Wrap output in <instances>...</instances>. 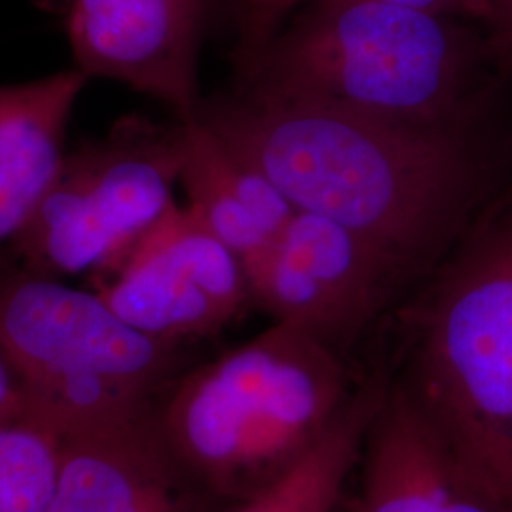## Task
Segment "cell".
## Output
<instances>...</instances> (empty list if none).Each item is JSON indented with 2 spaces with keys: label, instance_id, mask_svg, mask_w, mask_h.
I'll return each instance as SVG.
<instances>
[{
  "label": "cell",
  "instance_id": "obj_11",
  "mask_svg": "<svg viewBox=\"0 0 512 512\" xmlns=\"http://www.w3.org/2000/svg\"><path fill=\"white\" fill-rule=\"evenodd\" d=\"M346 512L501 511L459 475L387 380Z\"/></svg>",
  "mask_w": 512,
  "mask_h": 512
},
{
  "label": "cell",
  "instance_id": "obj_14",
  "mask_svg": "<svg viewBox=\"0 0 512 512\" xmlns=\"http://www.w3.org/2000/svg\"><path fill=\"white\" fill-rule=\"evenodd\" d=\"M387 376L380 366L353 389L325 435L285 473L236 501L226 512H334L365 450L372 421L384 403Z\"/></svg>",
  "mask_w": 512,
  "mask_h": 512
},
{
  "label": "cell",
  "instance_id": "obj_7",
  "mask_svg": "<svg viewBox=\"0 0 512 512\" xmlns=\"http://www.w3.org/2000/svg\"><path fill=\"white\" fill-rule=\"evenodd\" d=\"M243 266L253 306L274 323L308 332L344 359L412 289L374 245L300 209Z\"/></svg>",
  "mask_w": 512,
  "mask_h": 512
},
{
  "label": "cell",
  "instance_id": "obj_1",
  "mask_svg": "<svg viewBox=\"0 0 512 512\" xmlns=\"http://www.w3.org/2000/svg\"><path fill=\"white\" fill-rule=\"evenodd\" d=\"M196 118L294 209L365 239L412 287L507 183L488 118L412 126L238 82L202 99Z\"/></svg>",
  "mask_w": 512,
  "mask_h": 512
},
{
  "label": "cell",
  "instance_id": "obj_17",
  "mask_svg": "<svg viewBox=\"0 0 512 512\" xmlns=\"http://www.w3.org/2000/svg\"><path fill=\"white\" fill-rule=\"evenodd\" d=\"M313 2V0H310ZM393 6H403L439 18L473 19L488 25L492 16V0H376Z\"/></svg>",
  "mask_w": 512,
  "mask_h": 512
},
{
  "label": "cell",
  "instance_id": "obj_10",
  "mask_svg": "<svg viewBox=\"0 0 512 512\" xmlns=\"http://www.w3.org/2000/svg\"><path fill=\"white\" fill-rule=\"evenodd\" d=\"M158 410L63 437L48 512H207L198 480L173 454Z\"/></svg>",
  "mask_w": 512,
  "mask_h": 512
},
{
  "label": "cell",
  "instance_id": "obj_18",
  "mask_svg": "<svg viewBox=\"0 0 512 512\" xmlns=\"http://www.w3.org/2000/svg\"><path fill=\"white\" fill-rule=\"evenodd\" d=\"M488 48L495 65L512 76V0H492Z\"/></svg>",
  "mask_w": 512,
  "mask_h": 512
},
{
  "label": "cell",
  "instance_id": "obj_2",
  "mask_svg": "<svg viewBox=\"0 0 512 512\" xmlns=\"http://www.w3.org/2000/svg\"><path fill=\"white\" fill-rule=\"evenodd\" d=\"M382 323L391 387L459 475L512 512V183Z\"/></svg>",
  "mask_w": 512,
  "mask_h": 512
},
{
  "label": "cell",
  "instance_id": "obj_19",
  "mask_svg": "<svg viewBox=\"0 0 512 512\" xmlns=\"http://www.w3.org/2000/svg\"><path fill=\"white\" fill-rule=\"evenodd\" d=\"M25 414V397L10 363L0 351V425Z\"/></svg>",
  "mask_w": 512,
  "mask_h": 512
},
{
  "label": "cell",
  "instance_id": "obj_13",
  "mask_svg": "<svg viewBox=\"0 0 512 512\" xmlns=\"http://www.w3.org/2000/svg\"><path fill=\"white\" fill-rule=\"evenodd\" d=\"M181 186L203 224L241 260L262 251L293 217V203L198 118L184 122Z\"/></svg>",
  "mask_w": 512,
  "mask_h": 512
},
{
  "label": "cell",
  "instance_id": "obj_4",
  "mask_svg": "<svg viewBox=\"0 0 512 512\" xmlns=\"http://www.w3.org/2000/svg\"><path fill=\"white\" fill-rule=\"evenodd\" d=\"M351 395L342 355L304 330L272 323L177 378L156 416L203 490L236 503L302 458Z\"/></svg>",
  "mask_w": 512,
  "mask_h": 512
},
{
  "label": "cell",
  "instance_id": "obj_16",
  "mask_svg": "<svg viewBox=\"0 0 512 512\" xmlns=\"http://www.w3.org/2000/svg\"><path fill=\"white\" fill-rule=\"evenodd\" d=\"M306 2L310 0H230L236 31V46L232 52L234 65L255 57L287 23L291 12Z\"/></svg>",
  "mask_w": 512,
  "mask_h": 512
},
{
  "label": "cell",
  "instance_id": "obj_8",
  "mask_svg": "<svg viewBox=\"0 0 512 512\" xmlns=\"http://www.w3.org/2000/svg\"><path fill=\"white\" fill-rule=\"evenodd\" d=\"M92 289L131 327L181 346L215 336L253 306L243 260L186 203Z\"/></svg>",
  "mask_w": 512,
  "mask_h": 512
},
{
  "label": "cell",
  "instance_id": "obj_12",
  "mask_svg": "<svg viewBox=\"0 0 512 512\" xmlns=\"http://www.w3.org/2000/svg\"><path fill=\"white\" fill-rule=\"evenodd\" d=\"M88 80L71 67L0 86V245L18 238L54 181Z\"/></svg>",
  "mask_w": 512,
  "mask_h": 512
},
{
  "label": "cell",
  "instance_id": "obj_6",
  "mask_svg": "<svg viewBox=\"0 0 512 512\" xmlns=\"http://www.w3.org/2000/svg\"><path fill=\"white\" fill-rule=\"evenodd\" d=\"M184 122L120 118L67 150L33 219L10 249L19 266L95 283L116 272L179 205Z\"/></svg>",
  "mask_w": 512,
  "mask_h": 512
},
{
  "label": "cell",
  "instance_id": "obj_5",
  "mask_svg": "<svg viewBox=\"0 0 512 512\" xmlns=\"http://www.w3.org/2000/svg\"><path fill=\"white\" fill-rule=\"evenodd\" d=\"M181 348L131 327L95 289L0 270V351L25 412L63 437L154 412V395L177 382Z\"/></svg>",
  "mask_w": 512,
  "mask_h": 512
},
{
  "label": "cell",
  "instance_id": "obj_15",
  "mask_svg": "<svg viewBox=\"0 0 512 512\" xmlns=\"http://www.w3.org/2000/svg\"><path fill=\"white\" fill-rule=\"evenodd\" d=\"M63 452V435L23 414L0 425V512H48Z\"/></svg>",
  "mask_w": 512,
  "mask_h": 512
},
{
  "label": "cell",
  "instance_id": "obj_3",
  "mask_svg": "<svg viewBox=\"0 0 512 512\" xmlns=\"http://www.w3.org/2000/svg\"><path fill=\"white\" fill-rule=\"evenodd\" d=\"M488 40L461 19L376 0H313L234 82L412 126L488 118Z\"/></svg>",
  "mask_w": 512,
  "mask_h": 512
},
{
  "label": "cell",
  "instance_id": "obj_9",
  "mask_svg": "<svg viewBox=\"0 0 512 512\" xmlns=\"http://www.w3.org/2000/svg\"><path fill=\"white\" fill-rule=\"evenodd\" d=\"M207 0H65L74 67L145 93L190 122Z\"/></svg>",
  "mask_w": 512,
  "mask_h": 512
}]
</instances>
